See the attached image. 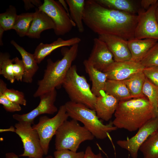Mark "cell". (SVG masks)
Here are the masks:
<instances>
[{"label":"cell","instance_id":"obj_1","mask_svg":"<svg viewBox=\"0 0 158 158\" xmlns=\"http://www.w3.org/2000/svg\"><path fill=\"white\" fill-rule=\"evenodd\" d=\"M83 20L98 35H115L128 41L134 38L138 16L106 8L95 0H87Z\"/></svg>","mask_w":158,"mask_h":158},{"label":"cell","instance_id":"obj_2","mask_svg":"<svg viewBox=\"0 0 158 158\" xmlns=\"http://www.w3.org/2000/svg\"><path fill=\"white\" fill-rule=\"evenodd\" d=\"M112 121L117 128L130 132L138 130L158 115L145 97L119 101Z\"/></svg>","mask_w":158,"mask_h":158},{"label":"cell","instance_id":"obj_3","mask_svg":"<svg viewBox=\"0 0 158 158\" xmlns=\"http://www.w3.org/2000/svg\"><path fill=\"white\" fill-rule=\"evenodd\" d=\"M78 44L70 48H63L61 52L63 58L54 62L51 59L47 60L46 68L42 79L38 81V88L33 95L35 97L60 87L62 85L73 62L77 56Z\"/></svg>","mask_w":158,"mask_h":158},{"label":"cell","instance_id":"obj_4","mask_svg":"<svg viewBox=\"0 0 158 158\" xmlns=\"http://www.w3.org/2000/svg\"><path fill=\"white\" fill-rule=\"evenodd\" d=\"M69 117L81 122L84 126L95 137L104 139L108 137L109 133L116 130L112 121L104 124L97 117L94 109L85 105L72 102H67L64 104Z\"/></svg>","mask_w":158,"mask_h":158},{"label":"cell","instance_id":"obj_5","mask_svg":"<svg viewBox=\"0 0 158 158\" xmlns=\"http://www.w3.org/2000/svg\"><path fill=\"white\" fill-rule=\"evenodd\" d=\"M62 85L71 101L94 109L97 97L92 93L85 78L78 74L75 65L70 68Z\"/></svg>","mask_w":158,"mask_h":158},{"label":"cell","instance_id":"obj_6","mask_svg":"<svg viewBox=\"0 0 158 158\" xmlns=\"http://www.w3.org/2000/svg\"><path fill=\"white\" fill-rule=\"evenodd\" d=\"M78 121L73 119L67 120L59 127L55 135L56 150H68L76 152L82 142L93 140L94 136Z\"/></svg>","mask_w":158,"mask_h":158},{"label":"cell","instance_id":"obj_7","mask_svg":"<svg viewBox=\"0 0 158 158\" xmlns=\"http://www.w3.org/2000/svg\"><path fill=\"white\" fill-rule=\"evenodd\" d=\"M68 117L65 105H63L60 107L57 114L54 117L50 118L46 116H41L38 123L32 126L39 135L44 155H47L48 152L52 138Z\"/></svg>","mask_w":158,"mask_h":158},{"label":"cell","instance_id":"obj_8","mask_svg":"<svg viewBox=\"0 0 158 158\" xmlns=\"http://www.w3.org/2000/svg\"><path fill=\"white\" fill-rule=\"evenodd\" d=\"M32 124L28 122L21 121L15 125V132L21 138L24 148L23 153L19 156L43 158L44 154L40 137Z\"/></svg>","mask_w":158,"mask_h":158},{"label":"cell","instance_id":"obj_9","mask_svg":"<svg viewBox=\"0 0 158 158\" xmlns=\"http://www.w3.org/2000/svg\"><path fill=\"white\" fill-rule=\"evenodd\" d=\"M38 9L44 12L52 20L55 24L54 31L57 35H62L69 32L76 26L70 16L59 1L44 0Z\"/></svg>","mask_w":158,"mask_h":158},{"label":"cell","instance_id":"obj_10","mask_svg":"<svg viewBox=\"0 0 158 158\" xmlns=\"http://www.w3.org/2000/svg\"><path fill=\"white\" fill-rule=\"evenodd\" d=\"M158 130V115L146 123L133 136L116 142L121 148L127 150L132 158H137L139 149L147 138Z\"/></svg>","mask_w":158,"mask_h":158},{"label":"cell","instance_id":"obj_11","mask_svg":"<svg viewBox=\"0 0 158 158\" xmlns=\"http://www.w3.org/2000/svg\"><path fill=\"white\" fill-rule=\"evenodd\" d=\"M158 1L146 11L141 8L138 13V20L134 32V38L143 39H153L158 40V22L155 11Z\"/></svg>","mask_w":158,"mask_h":158},{"label":"cell","instance_id":"obj_12","mask_svg":"<svg viewBox=\"0 0 158 158\" xmlns=\"http://www.w3.org/2000/svg\"><path fill=\"white\" fill-rule=\"evenodd\" d=\"M57 96L56 89L40 95V103L35 109L26 114H14L13 117L18 122L26 121L34 123L35 118L44 114L52 115L56 112L58 109L54 105Z\"/></svg>","mask_w":158,"mask_h":158},{"label":"cell","instance_id":"obj_13","mask_svg":"<svg viewBox=\"0 0 158 158\" xmlns=\"http://www.w3.org/2000/svg\"><path fill=\"white\" fill-rule=\"evenodd\" d=\"M145 68L140 62L131 60L122 61H114L103 71L108 79L122 81L132 75L143 71Z\"/></svg>","mask_w":158,"mask_h":158},{"label":"cell","instance_id":"obj_14","mask_svg":"<svg viewBox=\"0 0 158 158\" xmlns=\"http://www.w3.org/2000/svg\"><path fill=\"white\" fill-rule=\"evenodd\" d=\"M93 45L88 61L95 68L103 72L115 61L105 43L98 38L93 39Z\"/></svg>","mask_w":158,"mask_h":158},{"label":"cell","instance_id":"obj_15","mask_svg":"<svg viewBox=\"0 0 158 158\" xmlns=\"http://www.w3.org/2000/svg\"><path fill=\"white\" fill-rule=\"evenodd\" d=\"M98 38L106 44L115 61L131 60L132 56L128 41L116 35L107 34L98 35Z\"/></svg>","mask_w":158,"mask_h":158},{"label":"cell","instance_id":"obj_16","mask_svg":"<svg viewBox=\"0 0 158 158\" xmlns=\"http://www.w3.org/2000/svg\"><path fill=\"white\" fill-rule=\"evenodd\" d=\"M119 102L105 92L97 97L94 110L98 118L106 121L109 120L114 114Z\"/></svg>","mask_w":158,"mask_h":158},{"label":"cell","instance_id":"obj_17","mask_svg":"<svg viewBox=\"0 0 158 158\" xmlns=\"http://www.w3.org/2000/svg\"><path fill=\"white\" fill-rule=\"evenodd\" d=\"M81 41L80 38L75 37L67 40L59 37L50 44L41 42L37 47L33 54L37 63L39 64L56 49L64 46H72L78 44Z\"/></svg>","mask_w":158,"mask_h":158},{"label":"cell","instance_id":"obj_18","mask_svg":"<svg viewBox=\"0 0 158 158\" xmlns=\"http://www.w3.org/2000/svg\"><path fill=\"white\" fill-rule=\"evenodd\" d=\"M54 28L55 24L52 19L44 12L36 9L27 36L30 38L39 39L43 31L51 29L54 30Z\"/></svg>","mask_w":158,"mask_h":158},{"label":"cell","instance_id":"obj_19","mask_svg":"<svg viewBox=\"0 0 158 158\" xmlns=\"http://www.w3.org/2000/svg\"><path fill=\"white\" fill-rule=\"evenodd\" d=\"M83 64L86 72L88 75L92 83L91 91L98 97L104 93L107 81L106 74L95 68L88 61L84 60Z\"/></svg>","mask_w":158,"mask_h":158},{"label":"cell","instance_id":"obj_20","mask_svg":"<svg viewBox=\"0 0 158 158\" xmlns=\"http://www.w3.org/2000/svg\"><path fill=\"white\" fill-rule=\"evenodd\" d=\"M10 42L19 52L22 57L25 68L22 81L25 83H31L33 76L39 69L38 63L33 54L27 51L14 40H12Z\"/></svg>","mask_w":158,"mask_h":158},{"label":"cell","instance_id":"obj_21","mask_svg":"<svg viewBox=\"0 0 158 158\" xmlns=\"http://www.w3.org/2000/svg\"><path fill=\"white\" fill-rule=\"evenodd\" d=\"M158 41L157 40L153 39H139L135 38L128 41L132 56L131 60L140 62L148 51Z\"/></svg>","mask_w":158,"mask_h":158},{"label":"cell","instance_id":"obj_22","mask_svg":"<svg viewBox=\"0 0 158 158\" xmlns=\"http://www.w3.org/2000/svg\"><path fill=\"white\" fill-rule=\"evenodd\" d=\"M99 4L108 8L133 15L138 13L140 6L135 1L131 0H95ZM141 8V7H140Z\"/></svg>","mask_w":158,"mask_h":158},{"label":"cell","instance_id":"obj_23","mask_svg":"<svg viewBox=\"0 0 158 158\" xmlns=\"http://www.w3.org/2000/svg\"><path fill=\"white\" fill-rule=\"evenodd\" d=\"M105 92L119 101L133 98L128 88L122 81L108 79Z\"/></svg>","mask_w":158,"mask_h":158},{"label":"cell","instance_id":"obj_24","mask_svg":"<svg viewBox=\"0 0 158 158\" xmlns=\"http://www.w3.org/2000/svg\"><path fill=\"white\" fill-rule=\"evenodd\" d=\"M69 7L70 14L80 33L84 31L83 17L85 0H66Z\"/></svg>","mask_w":158,"mask_h":158},{"label":"cell","instance_id":"obj_25","mask_svg":"<svg viewBox=\"0 0 158 158\" xmlns=\"http://www.w3.org/2000/svg\"><path fill=\"white\" fill-rule=\"evenodd\" d=\"M146 78L143 71L132 75L122 81L128 88L133 98L145 97L142 92V88Z\"/></svg>","mask_w":158,"mask_h":158},{"label":"cell","instance_id":"obj_26","mask_svg":"<svg viewBox=\"0 0 158 158\" xmlns=\"http://www.w3.org/2000/svg\"><path fill=\"white\" fill-rule=\"evenodd\" d=\"M157 131L151 135L140 146L139 151L143 158H158Z\"/></svg>","mask_w":158,"mask_h":158},{"label":"cell","instance_id":"obj_27","mask_svg":"<svg viewBox=\"0 0 158 158\" xmlns=\"http://www.w3.org/2000/svg\"><path fill=\"white\" fill-rule=\"evenodd\" d=\"M34 14V12L27 13L18 15L13 29L20 37L27 36Z\"/></svg>","mask_w":158,"mask_h":158},{"label":"cell","instance_id":"obj_28","mask_svg":"<svg viewBox=\"0 0 158 158\" xmlns=\"http://www.w3.org/2000/svg\"><path fill=\"white\" fill-rule=\"evenodd\" d=\"M13 59H10L8 53H0V74L11 83H13L15 80L13 71Z\"/></svg>","mask_w":158,"mask_h":158},{"label":"cell","instance_id":"obj_29","mask_svg":"<svg viewBox=\"0 0 158 158\" xmlns=\"http://www.w3.org/2000/svg\"><path fill=\"white\" fill-rule=\"evenodd\" d=\"M0 92L14 103L20 105H26L27 101L23 92L13 89L8 88L6 84L1 79H0Z\"/></svg>","mask_w":158,"mask_h":158},{"label":"cell","instance_id":"obj_30","mask_svg":"<svg viewBox=\"0 0 158 158\" xmlns=\"http://www.w3.org/2000/svg\"><path fill=\"white\" fill-rule=\"evenodd\" d=\"M142 92L143 95L147 97L158 115V87L146 77Z\"/></svg>","mask_w":158,"mask_h":158},{"label":"cell","instance_id":"obj_31","mask_svg":"<svg viewBox=\"0 0 158 158\" xmlns=\"http://www.w3.org/2000/svg\"><path fill=\"white\" fill-rule=\"evenodd\" d=\"M17 16L15 7L9 6L5 12L0 14V28L4 31L13 29Z\"/></svg>","mask_w":158,"mask_h":158},{"label":"cell","instance_id":"obj_32","mask_svg":"<svg viewBox=\"0 0 158 158\" xmlns=\"http://www.w3.org/2000/svg\"><path fill=\"white\" fill-rule=\"evenodd\" d=\"M144 68L158 66V41L140 61Z\"/></svg>","mask_w":158,"mask_h":158},{"label":"cell","instance_id":"obj_33","mask_svg":"<svg viewBox=\"0 0 158 158\" xmlns=\"http://www.w3.org/2000/svg\"><path fill=\"white\" fill-rule=\"evenodd\" d=\"M13 59V71L15 79L18 81H22L25 72L23 61L17 57Z\"/></svg>","mask_w":158,"mask_h":158},{"label":"cell","instance_id":"obj_34","mask_svg":"<svg viewBox=\"0 0 158 158\" xmlns=\"http://www.w3.org/2000/svg\"><path fill=\"white\" fill-rule=\"evenodd\" d=\"M54 155V158H83L85 152H75L68 150H56Z\"/></svg>","mask_w":158,"mask_h":158},{"label":"cell","instance_id":"obj_35","mask_svg":"<svg viewBox=\"0 0 158 158\" xmlns=\"http://www.w3.org/2000/svg\"><path fill=\"white\" fill-rule=\"evenodd\" d=\"M0 104L7 111L13 112L20 111L22 108L20 105L8 99L2 93L0 92Z\"/></svg>","mask_w":158,"mask_h":158},{"label":"cell","instance_id":"obj_36","mask_svg":"<svg viewBox=\"0 0 158 158\" xmlns=\"http://www.w3.org/2000/svg\"><path fill=\"white\" fill-rule=\"evenodd\" d=\"M143 72L146 77L158 87V66L145 68Z\"/></svg>","mask_w":158,"mask_h":158},{"label":"cell","instance_id":"obj_37","mask_svg":"<svg viewBox=\"0 0 158 158\" xmlns=\"http://www.w3.org/2000/svg\"><path fill=\"white\" fill-rule=\"evenodd\" d=\"M83 158H104L100 152L95 154L93 151L91 147L88 146L86 148L85 152V155Z\"/></svg>","mask_w":158,"mask_h":158},{"label":"cell","instance_id":"obj_38","mask_svg":"<svg viewBox=\"0 0 158 158\" xmlns=\"http://www.w3.org/2000/svg\"><path fill=\"white\" fill-rule=\"evenodd\" d=\"M157 0H142L140 1L141 8L143 10H148L151 6L155 4Z\"/></svg>","mask_w":158,"mask_h":158},{"label":"cell","instance_id":"obj_39","mask_svg":"<svg viewBox=\"0 0 158 158\" xmlns=\"http://www.w3.org/2000/svg\"><path fill=\"white\" fill-rule=\"evenodd\" d=\"M25 8L29 9L30 8L34 7V5L36 6L38 8L42 4L40 1L39 0H23Z\"/></svg>","mask_w":158,"mask_h":158},{"label":"cell","instance_id":"obj_40","mask_svg":"<svg viewBox=\"0 0 158 158\" xmlns=\"http://www.w3.org/2000/svg\"><path fill=\"white\" fill-rule=\"evenodd\" d=\"M61 4L63 7L66 10L67 13L70 16L69 9L67 7L68 6L66 1L63 0H59L58 1Z\"/></svg>","mask_w":158,"mask_h":158},{"label":"cell","instance_id":"obj_41","mask_svg":"<svg viewBox=\"0 0 158 158\" xmlns=\"http://www.w3.org/2000/svg\"><path fill=\"white\" fill-rule=\"evenodd\" d=\"M5 158H20L16 154L13 152L6 153L5 155ZM28 158H32L28 157Z\"/></svg>","mask_w":158,"mask_h":158},{"label":"cell","instance_id":"obj_42","mask_svg":"<svg viewBox=\"0 0 158 158\" xmlns=\"http://www.w3.org/2000/svg\"><path fill=\"white\" fill-rule=\"evenodd\" d=\"M5 131H11L12 132H15V127L13 126H11L8 129L7 128L6 129H0V133H2L4 132Z\"/></svg>","mask_w":158,"mask_h":158},{"label":"cell","instance_id":"obj_43","mask_svg":"<svg viewBox=\"0 0 158 158\" xmlns=\"http://www.w3.org/2000/svg\"><path fill=\"white\" fill-rule=\"evenodd\" d=\"M4 31L2 28H0V44L1 46H2L3 45L2 39Z\"/></svg>","mask_w":158,"mask_h":158},{"label":"cell","instance_id":"obj_44","mask_svg":"<svg viewBox=\"0 0 158 158\" xmlns=\"http://www.w3.org/2000/svg\"><path fill=\"white\" fill-rule=\"evenodd\" d=\"M155 16L156 20L158 22V7L157 8L155 11Z\"/></svg>","mask_w":158,"mask_h":158},{"label":"cell","instance_id":"obj_45","mask_svg":"<svg viewBox=\"0 0 158 158\" xmlns=\"http://www.w3.org/2000/svg\"><path fill=\"white\" fill-rule=\"evenodd\" d=\"M44 158H53V157L51 156L48 155Z\"/></svg>","mask_w":158,"mask_h":158},{"label":"cell","instance_id":"obj_46","mask_svg":"<svg viewBox=\"0 0 158 158\" xmlns=\"http://www.w3.org/2000/svg\"></svg>","mask_w":158,"mask_h":158},{"label":"cell","instance_id":"obj_47","mask_svg":"<svg viewBox=\"0 0 158 158\" xmlns=\"http://www.w3.org/2000/svg\"></svg>","mask_w":158,"mask_h":158}]
</instances>
